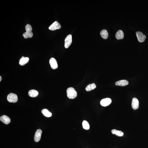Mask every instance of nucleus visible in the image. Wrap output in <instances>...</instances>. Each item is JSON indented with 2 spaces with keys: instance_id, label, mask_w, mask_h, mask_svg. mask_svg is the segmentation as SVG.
Segmentation results:
<instances>
[{
  "instance_id": "1",
  "label": "nucleus",
  "mask_w": 148,
  "mask_h": 148,
  "mask_svg": "<svg viewBox=\"0 0 148 148\" xmlns=\"http://www.w3.org/2000/svg\"><path fill=\"white\" fill-rule=\"evenodd\" d=\"M25 29L26 32L23 35L25 39L32 37L33 34L32 32V28L31 25L28 24H27L25 26Z\"/></svg>"
},
{
  "instance_id": "2",
  "label": "nucleus",
  "mask_w": 148,
  "mask_h": 148,
  "mask_svg": "<svg viewBox=\"0 0 148 148\" xmlns=\"http://www.w3.org/2000/svg\"><path fill=\"white\" fill-rule=\"evenodd\" d=\"M68 98L70 99H74L77 97V94L74 88L70 87L68 88L66 91Z\"/></svg>"
},
{
  "instance_id": "3",
  "label": "nucleus",
  "mask_w": 148,
  "mask_h": 148,
  "mask_svg": "<svg viewBox=\"0 0 148 148\" xmlns=\"http://www.w3.org/2000/svg\"><path fill=\"white\" fill-rule=\"evenodd\" d=\"M8 101L10 103H15L17 102L18 100V97L16 94L11 93L7 96Z\"/></svg>"
},
{
  "instance_id": "4",
  "label": "nucleus",
  "mask_w": 148,
  "mask_h": 148,
  "mask_svg": "<svg viewBox=\"0 0 148 148\" xmlns=\"http://www.w3.org/2000/svg\"><path fill=\"white\" fill-rule=\"evenodd\" d=\"M72 42V36L71 35H68L65 40L64 47L68 48L70 46Z\"/></svg>"
},
{
  "instance_id": "5",
  "label": "nucleus",
  "mask_w": 148,
  "mask_h": 148,
  "mask_svg": "<svg viewBox=\"0 0 148 148\" xmlns=\"http://www.w3.org/2000/svg\"><path fill=\"white\" fill-rule=\"evenodd\" d=\"M61 28V26L57 21H55L50 26L49 29L50 30L54 31L59 29Z\"/></svg>"
},
{
  "instance_id": "6",
  "label": "nucleus",
  "mask_w": 148,
  "mask_h": 148,
  "mask_svg": "<svg viewBox=\"0 0 148 148\" xmlns=\"http://www.w3.org/2000/svg\"><path fill=\"white\" fill-rule=\"evenodd\" d=\"M136 35L139 42L142 43L144 42L146 38V36L145 35H144L140 32H136Z\"/></svg>"
},
{
  "instance_id": "7",
  "label": "nucleus",
  "mask_w": 148,
  "mask_h": 148,
  "mask_svg": "<svg viewBox=\"0 0 148 148\" xmlns=\"http://www.w3.org/2000/svg\"><path fill=\"white\" fill-rule=\"evenodd\" d=\"M112 101V100L110 98H106L101 100L100 104L101 106L106 107L109 105L111 104Z\"/></svg>"
},
{
  "instance_id": "8",
  "label": "nucleus",
  "mask_w": 148,
  "mask_h": 148,
  "mask_svg": "<svg viewBox=\"0 0 148 148\" xmlns=\"http://www.w3.org/2000/svg\"><path fill=\"white\" fill-rule=\"evenodd\" d=\"M42 133V131L40 129H38L36 130L34 137L35 142H37L40 140Z\"/></svg>"
},
{
  "instance_id": "9",
  "label": "nucleus",
  "mask_w": 148,
  "mask_h": 148,
  "mask_svg": "<svg viewBox=\"0 0 148 148\" xmlns=\"http://www.w3.org/2000/svg\"><path fill=\"white\" fill-rule=\"evenodd\" d=\"M49 64L52 68L53 69H57L58 67L57 61L54 58H52L50 59Z\"/></svg>"
},
{
  "instance_id": "10",
  "label": "nucleus",
  "mask_w": 148,
  "mask_h": 148,
  "mask_svg": "<svg viewBox=\"0 0 148 148\" xmlns=\"http://www.w3.org/2000/svg\"><path fill=\"white\" fill-rule=\"evenodd\" d=\"M139 101L136 98H133L132 102V107L134 110H136L138 109L139 108Z\"/></svg>"
},
{
  "instance_id": "11",
  "label": "nucleus",
  "mask_w": 148,
  "mask_h": 148,
  "mask_svg": "<svg viewBox=\"0 0 148 148\" xmlns=\"http://www.w3.org/2000/svg\"><path fill=\"white\" fill-rule=\"evenodd\" d=\"M0 120L3 123L8 124L11 122V119L10 118L6 115H3L0 117Z\"/></svg>"
},
{
  "instance_id": "12",
  "label": "nucleus",
  "mask_w": 148,
  "mask_h": 148,
  "mask_svg": "<svg viewBox=\"0 0 148 148\" xmlns=\"http://www.w3.org/2000/svg\"><path fill=\"white\" fill-rule=\"evenodd\" d=\"M128 84V81L126 80H122L118 81L115 83L116 85L122 86H125Z\"/></svg>"
},
{
  "instance_id": "13",
  "label": "nucleus",
  "mask_w": 148,
  "mask_h": 148,
  "mask_svg": "<svg viewBox=\"0 0 148 148\" xmlns=\"http://www.w3.org/2000/svg\"><path fill=\"white\" fill-rule=\"evenodd\" d=\"M29 60V58L27 57H24L22 56L20 60L19 64L21 66H24L26 64H27Z\"/></svg>"
},
{
  "instance_id": "14",
  "label": "nucleus",
  "mask_w": 148,
  "mask_h": 148,
  "mask_svg": "<svg viewBox=\"0 0 148 148\" xmlns=\"http://www.w3.org/2000/svg\"><path fill=\"white\" fill-rule=\"evenodd\" d=\"M116 37L117 40L123 39L124 37L123 32L121 30L118 31L116 34Z\"/></svg>"
},
{
  "instance_id": "15",
  "label": "nucleus",
  "mask_w": 148,
  "mask_h": 148,
  "mask_svg": "<svg viewBox=\"0 0 148 148\" xmlns=\"http://www.w3.org/2000/svg\"><path fill=\"white\" fill-rule=\"evenodd\" d=\"M39 92L35 90H31L28 92V95L30 97H35L38 96Z\"/></svg>"
},
{
  "instance_id": "16",
  "label": "nucleus",
  "mask_w": 148,
  "mask_h": 148,
  "mask_svg": "<svg viewBox=\"0 0 148 148\" xmlns=\"http://www.w3.org/2000/svg\"><path fill=\"white\" fill-rule=\"evenodd\" d=\"M100 34L101 37L104 39H107L108 36V31L105 29L101 31L100 33Z\"/></svg>"
},
{
  "instance_id": "17",
  "label": "nucleus",
  "mask_w": 148,
  "mask_h": 148,
  "mask_svg": "<svg viewBox=\"0 0 148 148\" xmlns=\"http://www.w3.org/2000/svg\"><path fill=\"white\" fill-rule=\"evenodd\" d=\"M96 88V84L94 83L90 84L86 86L85 89L87 91H90L95 89Z\"/></svg>"
},
{
  "instance_id": "18",
  "label": "nucleus",
  "mask_w": 148,
  "mask_h": 148,
  "mask_svg": "<svg viewBox=\"0 0 148 148\" xmlns=\"http://www.w3.org/2000/svg\"><path fill=\"white\" fill-rule=\"evenodd\" d=\"M41 112L44 116L49 117L52 116V114L47 109H44L41 111Z\"/></svg>"
},
{
  "instance_id": "19",
  "label": "nucleus",
  "mask_w": 148,
  "mask_h": 148,
  "mask_svg": "<svg viewBox=\"0 0 148 148\" xmlns=\"http://www.w3.org/2000/svg\"><path fill=\"white\" fill-rule=\"evenodd\" d=\"M111 132L113 134H115L116 135L118 136H122L124 135V133L122 131L117 130L115 129L112 130Z\"/></svg>"
},
{
  "instance_id": "20",
  "label": "nucleus",
  "mask_w": 148,
  "mask_h": 148,
  "mask_svg": "<svg viewBox=\"0 0 148 148\" xmlns=\"http://www.w3.org/2000/svg\"><path fill=\"white\" fill-rule=\"evenodd\" d=\"M82 126L83 128L86 130H88L90 128L88 122L86 120L83 121L82 123Z\"/></svg>"
},
{
  "instance_id": "21",
  "label": "nucleus",
  "mask_w": 148,
  "mask_h": 148,
  "mask_svg": "<svg viewBox=\"0 0 148 148\" xmlns=\"http://www.w3.org/2000/svg\"><path fill=\"white\" fill-rule=\"evenodd\" d=\"M1 80H2V77H1V76H0V81H1Z\"/></svg>"
}]
</instances>
